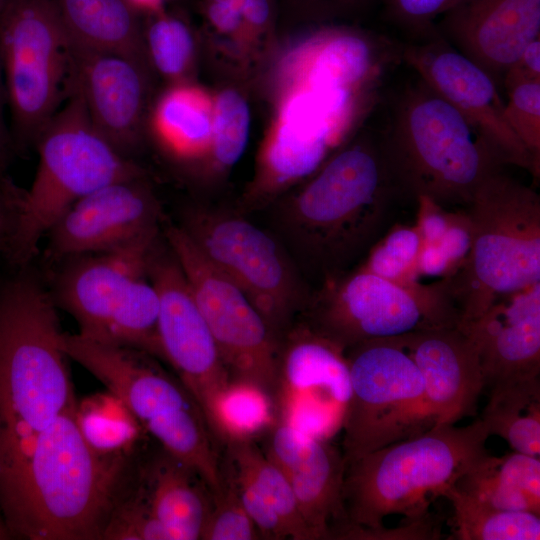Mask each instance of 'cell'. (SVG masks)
<instances>
[{
  "instance_id": "28",
  "label": "cell",
  "mask_w": 540,
  "mask_h": 540,
  "mask_svg": "<svg viewBox=\"0 0 540 540\" xmlns=\"http://www.w3.org/2000/svg\"><path fill=\"white\" fill-rule=\"evenodd\" d=\"M453 487L487 505L540 515V457L520 452L480 456Z\"/></svg>"
},
{
  "instance_id": "41",
  "label": "cell",
  "mask_w": 540,
  "mask_h": 540,
  "mask_svg": "<svg viewBox=\"0 0 540 540\" xmlns=\"http://www.w3.org/2000/svg\"><path fill=\"white\" fill-rule=\"evenodd\" d=\"M462 0H383L385 14L410 39L419 43L440 36L436 20Z\"/></svg>"
},
{
  "instance_id": "20",
  "label": "cell",
  "mask_w": 540,
  "mask_h": 540,
  "mask_svg": "<svg viewBox=\"0 0 540 540\" xmlns=\"http://www.w3.org/2000/svg\"><path fill=\"white\" fill-rule=\"evenodd\" d=\"M76 77L95 129L132 159L145 135L148 68L133 59L73 46Z\"/></svg>"
},
{
  "instance_id": "42",
  "label": "cell",
  "mask_w": 540,
  "mask_h": 540,
  "mask_svg": "<svg viewBox=\"0 0 540 540\" xmlns=\"http://www.w3.org/2000/svg\"><path fill=\"white\" fill-rule=\"evenodd\" d=\"M224 7L247 33H260L270 26L271 0H207Z\"/></svg>"
},
{
  "instance_id": "12",
  "label": "cell",
  "mask_w": 540,
  "mask_h": 540,
  "mask_svg": "<svg viewBox=\"0 0 540 540\" xmlns=\"http://www.w3.org/2000/svg\"><path fill=\"white\" fill-rule=\"evenodd\" d=\"M165 239L215 340L230 379L251 382L273 399L280 342L241 289L217 269L180 225Z\"/></svg>"
},
{
  "instance_id": "25",
  "label": "cell",
  "mask_w": 540,
  "mask_h": 540,
  "mask_svg": "<svg viewBox=\"0 0 540 540\" xmlns=\"http://www.w3.org/2000/svg\"><path fill=\"white\" fill-rule=\"evenodd\" d=\"M136 480L133 487L172 540L200 539L211 499L193 469L162 448L139 467Z\"/></svg>"
},
{
  "instance_id": "38",
  "label": "cell",
  "mask_w": 540,
  "mask_h": 540,
  "mask_svg": "<svg viewBox=\"0 0 540 540\" xmlns=\"http://www.w3.org/2000/svg\"><path fill=\"white\" fill-rule=\"evenodd\" d=\"M420 243L415 225L396 223L357 267L389 280L411 282Z\"/></svg>"
},
{
  "instance_id": "46",
  "label": "cell",
  "mask_w": 540,
  "mask_h": 540,
  "mask_svg": "<svg viewBox=\"0 0 540 540\" xmlns=\"http://www.w3.org/2000/svg\"><path fill=\"white\" fill-rule=\"evenodd\" d=\"M304 10L315 18L344 14L359 7L366 0H298Z\"/></svg>"
},
{
  "instance_id": "17",
  "label": "cell",
  "mask_w": 540,
  "mask_h": 540,
  "mask_svg": "<svg viewBox=\"0 0 540 540\" xmlns=\"http://www.w3.org/2000/svg\"><path fill=\"white\" fill-rule=\"evenodd\" d=\"M161 206L143 176L107 184L76 202L47 232L49 262L104 252L159 232Z\"/></svg>"
},
{
  "instance_id": "1",
  "label": "cell",
  "mask_w": 540,
  "mask_h": 540,
  "mask_svg": "<svg viewBox=\"0 0 540 540\" xmlns=\"http://www.w3.org/2000/svg\"><path fill=\"white\" fill-rule=\"evenodd\" d=\"M403 202L380 140L340 149L276 212L296 264L315 289L357 267L397 223Z\"/></svg>"
},
{
  "instance_id": "44",
  "label": "cell",
  "mask_w": 540,
  "mask_h": 540,
  "mask_svg": "<svg viewBox=\"0 0 540 540\" xmlns=\"http://www.w3.org/2000/svg\"><path fill=\"white\" fill-rule=\"evenodd\" d=\"M526 81H540V38L529 43L517 61L506 71L502 89Z\"/></svg>"
},
{
  "instance_id": "8",
  "label": "cell",
  "mask_w": 540,
  "mask_h": 540,
  "mask_svg": "<svg viewBox=\"0 0 540 540\" xmlns=\"http://www.w3.org/2000/svg\"><path fill=\"white\" fill-rule=\"evenodd\" d=\"M0 60L15 150H25L35 146L76 74L55 0H8L0 8Z\"/></svg>"
},
{
  "instance_id": "32",
  "label": "cell",
  "mask_w": 540,
  "mask_h": 540,
  "mask_svg": "<svg viewBox=\"0 0 540 540\" xmlns=\"http://www.w3.org/2000/svg\"><path fill=\"white\" fill-rule=\"evenodd\" d=\"M160 299L147 276L133 281L117 303L102 343L136 349L164 360L159 337Z\"/></svg>"
},
{
  "instance_id": "23",
  "label": "cell",
  "mask_w": 540,
  "mask_h": 540,
  "mask_svg": "<svg viewBox=\"0 0 540 540\" xmlns=\"http://www.w3.org/2000/svg\"><path fill=\"white\" fill-rule=\"evenodd\" d=\"M339 138L313 96L301 89L285 103L279 126L267 144L260 171L243 198L242 209L268 204L290 184L314 174Z\"/></svg>"
},
{
  "instance_id": "47",
  "label": "cell",
  "mask_w": 540,
  "mask_h": 540,
  "mask_svg": "<svg viewBox=\"0 0 540 540\" xmlns=\"http://www.w3.org/2000/svg\"><path fill=\"white\" fill-rule=\"evenodd\" d=\"M165 0H126L137 14L147 13L150 16L163 11Z\"/></svg>"
},
{
  "instance_id": "33",
  "label": "cell",
  "mask_w": 540,
  "mask_h": 540,
  "mask_svg": "<svg viewBox=\"0 0 540 540\" xmlns=\"http://www.w3.org/2000/svg\"><path fill=\"white\" fill-rule=\"evenodd\" d=\"M453 507L458 540H539L540 515L487 505L451 486L444 494Z\"/></svg>"
},
{
  "instance_id": "19",
  "label": "cell",
  "mask_w": 540,
  "mask_h": 540,
  "mask_svg": "<svg viewBox=\"0 0 540 540\" xmlns=\"http://www.w3.org/2000/svg\"><path fill=\"white\" fill-rule=\"evenodd\" d=\"M159 232L139 237L112 250L69 258L54 279L51 295L70 313L81 336L101 341L125 290L148 275Z\"/></svg>"
},
{
  "instance_id": "49",
  "label": "cell",
  "mask_w": 540,
  "mask_h": 540,
  "mask_svg": "<svg viewBox=\"0 0 540 540\" xmlns=\"http://www.w3.org/2000/svg\"><path fill=\"white\" fill-rule=\"evenodd\" d=\"M0 262H4V263L7 264V261H6V247L2 243H0Z\"/></svg>"
},
{
  "instance_id": "43",
  "label": "cell",
  "mask_w": 540,
  "mask_h": 540,
  "mask_svg": "<svg viewBox=\"0 0 540 540\" xmlns=\"http://www.w3.org/2000/svg\"><path fill=\"white\" fill-rule=\"evenodd\" d=\"M23 189L17 187L9 178L0 181V243L7 250L18 219Z\"/></svg>"
},
{
  "instance_id": "6",
  "label": "cell",
  "mask_w": 540,
  "mask_h": 540,
  "mask_svg": "<svg viewBox=\"0 0 540 540\" xmlns=\"http://www.w3.org/2000/svg\"><path fill=\"white\" fill-rule=\"evenodd\" d=\"M38 167L23 190L13 234L9 267L30 265L38 244L76 202L116 181L143 176L142 169L119 153L94 127L75 75L69 95L39 134Z\"/></svg>"
},
{
  "instance_id": "26",
  "label": "cell",
  "mask_w": 540,
  "mask_h": 540,
  "mask_svg": "<svg viewBox=\"0 0 540 540\" xmlns=\"http://www.w3.org/2000/svg\"><path fill=\"white\" fill-rule=\"evenodd\" d=\"M213 114L204 95L185 83H176L148 111L145 133L150 132L161 151L180 165H190L209 154Z\"/></svg>"
},
{
  "instance_id": "40",
  "label": "cell",
  "mask_w": 540,
  "mask_h": 540,
  "mask_svg": "<svg viewBox=\"0 0 540 540\" xmlns=\"http://www.w3.org/2000/svg\"><path fill=\"white\" fill-rule=\"evenodd\" d=\"M504 116L509 128L540 163V81H526L505 89Z\"/></svg>"
},
{
  "instance_id": "22",
  "label": "cell",
  "mask_w": 540,
  "mask_h": 540,
  "mask_svg": "<svg viewBox=\"0 0 540 540\" xmlns=\"http://www.w3.org/2000/svg\"><path fill=\"white\" fill-rule=\"evenodd\" d=\"M457 326L476 349L485 388L540 378V283Z\"/></svg>"
},
{
  "instance_id": "21",
  "label": "cell",
  "mask_w": 540,
  "mask_h": 540,
  "mask_svg": "<svg viewBox=\"0 0 540 540\" xmlns=\"http://www.w3.org/2000/svg\"><path fill=\"white\" fill-rule=\"evenodd\" d=\"M437 29L501 90L506 71L540 38V0H462L442 16Z\"/></svg>"
},
{
  "instance_id": "30",
  "label": "cell",
  "mask_w": 540,
  "mask_h": 540,
  "mask_svg": "<svg viewBox=\"0 0 540 540\" xmlns=\"http://www.w3.org/2000/svg\"><path fill=\"white\" fill-rule=\"evenodd\" d=\"M273 397L261 387L244 380L230 379L217 396L206 425L220 442L254 440L267 432L278 419Z\"/></svg>"
},
{
  "instance_id": "29",
  "label": "cell",
  "mask_w": 540,
  "mask_h": 540,
  "mask_svg": "<svg viewBox=\"0 0 540 540\" xmlns=\"http://www.w3.org/2000/svg\"><path fill=\"white\" fill-rule=\"evenodd\" d=\"M480 419L513 451L540 456V378L489 388Z\"/></svg>"
},
{
  "instance_id": "5",
  "label": "cell",
  "mask_w": 540,
  "mask_h": 540,
  "mask_svg": "<svg viewBox=\"0 0 540 540\" xmlns=\"http://www.w3.org/2000/svg\"><path fill=\"white\" fill-rule=\"evenodd\" d=\"M489 436L480 418L466 426H434L348 463L343 481L348 526L341 539L371 540L390 515L412 520L428 514L430 502L444 497L487 452Z\"/></svg>"
},
{
  "instance_id": "36",
  "label": "cell",
  "mask_w": 540,
  "mask_h": 540,
  "mask_svg": "<svg viewBox=\"0 0 540 540\" xmlns=\"http://www.w3.org/2000/svg\"><path fill=\"white\" fill-rule=\"evenodd\" d=\"M212 126L209 154L218 168H230L243 155L250 131L249 106L239 92L229 89L218 95Z\"/></svg>"
},
{
  "instance_id": "15",
  "label": "cell",
  "mask_w": 540,
  "mask_h": 540,
  "mask_svg": "<svg viewBox=\"0 0 540 540\" xmlns=\"http://www.w3.org/2000/svg\"><path fill=\"white\" fill-rule=\"evenodd\" d=\"M160 246L158 242L152 252L147 273L160 299L164 360L177 372L206 422L230 376L177 259L169 246L166 250Z\"/></svg>"
},
{
  "instance_id": "27",
  "label": "cell",
  "mask_w": 540,
  "mask_h": 540,
  "mask_svg": "<svg viewBox=\"0 0 540 540\" xmlns=\"http://www.w3.org/2000/svg\"><path fill=\"white\" fill-rule=\"evenodd\" d=\"M72 45L121 55L148 68L138 14L126 0H55Z\"/></svg>"
},
{
  "instance_id": "3",
  "label": "cell",
  "mask_w": 540,
  "mask_h": 540,
  "mask_svg": "<svg viewBox=\"0 0 540 540\" xmlns=\"http://www.w3.org/2000/svg\"><path fill=\"white\" fill-rule=\"evenodd\" d=\"M76 408L77 403L42 431L23 470L0 493V512L12 537L102 539L132 454L94 451L77 424Z\"/></svg>"
},
{
  "instance_id": "50",
  "label": "cell",
  "mask_w": 540,
  "mask_h": 540,
  "mask_svg": "<svg viewBox=\"0 0 540 540\" xmlns=\"http://www.w3.org/2000/svg\"><path fill=\"white\" fill-rule=\"evenodd\" d=\"M8 0H0V8L7 2Z\"/></svg>"
},
{
  "instance_id": "31",
  "label": "cell",
  "mask_w": 540,
  "mask_h": 540,
  "mask_svg": "<svg viewBox=\"0 0 540 540\" xmlns=\"http://www.w3.org/2000/svg\"><path fill=\"white\" fill-rule=\"evenodd\" d=\"M233 470L247 478L279 517L286 537L315 540L303 519L293 490L284 474L253 440L226 444Z\"/></svg>"
},
{
  "instance_id": "11",
  "label": "cell",
  "mask_w": 540,
  "mask_h": 540,
  "mask_svg": "<svg viewBox=\"0 0 540 540\" xmlns=\"http://www.w3.org/2000/svg\"><path fill=\"white\" fill-rule=\"evenodd\" d=\"M345 356L351 384L341 430L346 465L434 427L422 375L398 337L358 343Z\"/></svg>"
},
{
  "instance_id": "7",
  "label": "cell",
  "mask_w": 540,
  "mask_h": 540,
  "mask_svg": "<svg viewBox=\"0 0 540 540\" xmlns=\"http://www.w3.org/2000/svg\"><path fill=\"white\" fill-rule=\"evenodd\" d=\"M471 247L443 280L460 321L479 316L495 299L540 283V196L505 169L489 176L464 208Z\"/></svg>"
},
{
  "instance_id": "39",
  "label": "cell",
  "mask_w": 540,
  "mask_h": 540,
  "mask_svg": "<svg viewBox=\"0 0 540 540\" xmlns=\"http://www.w3.org/2000/svg\"><path fill=\"white\" fill-rule=\"evenodd\" d=\"M260 534L247 514L229 465L221 489L211 495V503L200 539L253 540Z\"/></svg>"
},
{
  "instance_id": "13",
  "label": "cell",
  "mask_w": 540,
  "mask_h": 540,
  "mask_svg": "<svg viewBox=\"0 0 540 540\" xmlns=\"http://www.w3.org/2000/svg\"><path fill=\"white\" fill-rule=\"evenodd\" d=\"M350 393L345 351L297 321L280 341L278 421L329 441L342 430Z\"/></svg>"
},
{
  "instance_id": "24",
  "label": "cell",
  "mask_w": 540,
  "mask_h": 540,
  "mask_svg": "<svg viewBox=\"0 0 540 540\" xmlns=\"http://www.w3.org/2000/svg\"><path fill=\"white\" fill-rule=\"evenodd\" d=\"M398 338L420 370L434 426L474 416L485 386L476 349L467 335L451 326Z\"/></svg>"
},
{
  "instance_id": "14",
  "label": "cell",
  "mask_w": 540,
  "mask_h": 540,
  "mask_svg": "<svg viewBox=\"0 0 540 540\" xmlns=\"http://www.w3.org/2000/svg\"><path fill=\"white\" fill-rule=\"evenodd\" d=\"M312 43L303 88L342 138L376 104L386 77L403 62V44L352 29L323 31Z\"/></svg>"
},
{
  "instance_id": "35",
  "label": "cell",
  "mask_w": 540,
  "mask_h": 540,
  "mask_svg": "<svg viewBox=\"0 0 540 540\" xmlns=\"http://www.w3.org/2000/svg\"><path fill=\"white\" fill-rule=\"evenodd\" d=\"M143 33L148 63L163 77L181 81L193 62L195 42L188 24L163 11L150 16Z\"/></svg>"
},
{
  "instance_id": "9",
  "label": "cell",
  "mask_w": 540,
  "mask_h": 540,
  "mask_svg": "<svg viewBox=\"0 0 540 540\" xmlns=\"http://www.w3.org/2000/svg\"><path fill=\"white\" fill-rule=\"evenodd\" d=\"M435 283H401L356 267L314 290L297 321L343 351L372 339L459 324Z\"/></svg>"
},
{
  "instance_id": "48",
  "label": "cell",
  "mask_w": 540,
  "mask_h": 540,
  "mask_svg": "<svg viewBox=\"0 0 540 540\" xmlns=\"http://www.w3.org/2000/svg\"><path fill=\"white\" fill-rule=\"evenodd\" d=\"M12 538V534L9 531L5 520L0 512V540H6Z\"/></svg>"
},
{
  "instance_id": "4",
  "label": "cell",
  "mask_w": 540,
  "mask_h": 540,
  "mask_svg": "<svg viewBox=\"0 0 540 540\" xmlns=\"http://www.w3.org/2000/svg\"><path fill=\"white\" fill-rule=\"evenodd\" d=\"M379 140L403 202L426 198L464 209L478 187L507 166L480 131L420 78L397 94Z\"/></svg>"
},
{
  "instance_id": "34",
  "label": "cell",
  "mask_w": 540,
  "mask_h": 540,
  "mask_svg": "<svg viewBox=\"0 0 540 540\" xmlns=\"http://www.w3.org/2000/svg\"><path fill=\"white\" fill-rule=\"evenodd\" d=\"M76 420L86 442L103 456L131 455L143 429L109 391L77 404Z\"/></svg>"
},
{
  "instance_id": "37",
  "label": "cell",
  "mask_w": 540,
  "mask_h": 540,
  "mask_svg": "<svg viewBox=\"0 0 540 540\" xmlns=\"http://www.w3.org/2000/svg\"><path fill=\"white\" fill-rule=\"evenodd\" d=\"M125 480L108 517L102 539L172 540L166 528L154 517L130 481Z\"/></svg>"
},
{
  "instance_id": "10",
  "label": "cell",
  "mask_w": 540,
  "mask_h": 540,
  "mask_svg": "<svg viewBox=\"0 0 540 540\" xmlns=\"http://www.w3.org/2000/svg\"><path fill=\"white\" fill-rule=\"evenodd\" d=\"M180 226L241 289L280 342L306 310L314 290L278 238L226 212L190 211Z\"/></svg>"
},
{
  "instance_id": "18",
  "label": "cell",
  "mask_w": 540,
  "mask_h": 540,
  "mask_svg": "<svg viewBox=\"0 0 540 540\" xmlns=\"http://www.w3.org/2000/svg\"><path fill=\"white\" fill-rule=\"evenodd\" d=\"M263 453L288 480L315 540L339 539L348 526L343 454L328 441L279 421L267 431Z\"/></svg>"
},
{
  "instance_id": "2",
  "label": "cell",
  "mask_w": 540,
  "mask_h": 540,
  "mask_svg": "<svg viewBox=\"0 0 540 540\" xmlns=\"http://www.w3.org/2000/svg\"><path fill=\"white\" fill-rule=\"evenodd\" d=\"M0 278V493L76 399L57 305L29 265Z\"/></svg>"
},
{
  "instance_id": "45",
  "label": "cell",
  "mask_w": 540,
  "mask_h": 540,
  "mask_svg": "<svg viewBox=\"0 0 540 540\" xmlns=\"http://www.w3.org/2000/svg\"><path fill=\"white\" fill-rule=\"evenodd\" d=\"M6 107H8L7 93L0 60V181L5 178L4 169L15 150L11 129L5 119Z\"/></svg>"
},
{
  "instance_id": "16",
  "label": "cell",
  "mask_w": 540,
  "mask_h": 540,
  "mask_svg": "<svg viewBox=\"0 0 540 540\" xmlns=\"http://www.w3.org/2000/svg\"><path fill=\"white\" fill-rule=\"evenodd\" d=\"M402 61L477 128L506 165L539 178L540 163L509 128L500 88L485 70L441 36L403 44Z\"/></svg>"
}]
</instances>
